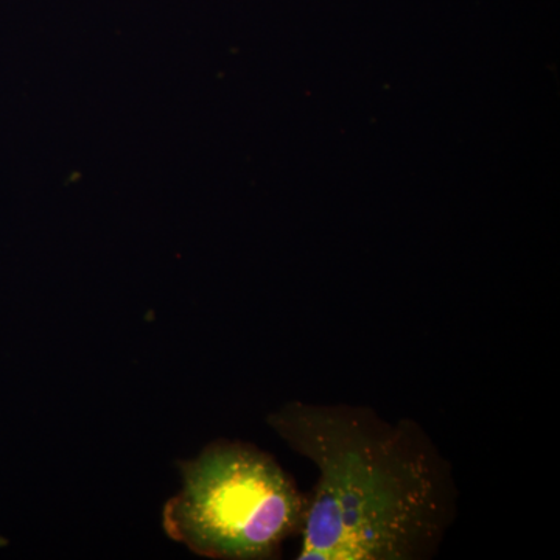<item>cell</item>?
<instances>
[{"label":"cell","instance_id":"cell-1","mask_svg":"<svg viewBox=\"0 0 560 560\" xmlns=\"http://www.w3.org/2000/svg\"><path fill=\"white\" fill-rule=\"evenodd\" d=\"M268 425L318 470L300 560H429L456 515L455 475L415 420L294 400Z\"/></svg>","mask_w":560,"mask_h":560},{"label":"cell","instance_id":"cell-2","mask_svg":"<svg viewBox=\"0 0 560 560\" xmlns=\"http://www.w3.org/2000/svg\"><path fill=\"white\" fill-rule=\"evenodd\" d=\"M183 489L164 508L168 536L210 559L278 558L300 534L307 495L268 453L215 442L180 464Z\"/></svg>","mask_w":560,"mask_h":560}]
</instances>
